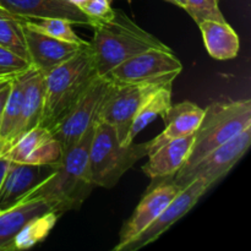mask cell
Masks as SVG:
<instances>
[{"instance_id":"cell-1","label":"cell","mask_w":251,"mask_h":251,"mask_svg":"<svg viewBox=\"0 0 251 251\" xmlns=\"http://www.w3.org/2000/svg\"><path fill=\"white\" fill-rule=\"evenodd\" d=\"M95 123L86 130L77 144L63 152L53 173L20 201L41 200L60 216L80 207L95 188L88 169V154Z\"/></svg>"},{"instance_id":"cell-2","label":"cell","mask_w":251,"mask_h":251,"mask_svg":"<svg viewBox=\"0 0 251 251\" xmlns=\"http://www.w3.org/2000/svg\"><path fill=\"white\" fill-rule=\"evenodd\" d=\"M92 28L88 42L98 76H105L120 63L149 49H169L122 10L115 9L113 17L95 22Z\"/></svg>"},{"instance_id":"cell-3","label":"cell","mask_w":251,"mask_h":251,"mask_svg":"<svg viewBox=\"0 0 251 251\" xmlns=\"http://www.w3.org/2000/svg\"><path fill=\"white\" fill-rule=\"evenodd\" d=\"M98 77L90 44L44 75V103L39 125L50 129Z\"/></svg>"},{"instance_id":"cell-4","label":"cell","mask_w":251,"mask_h":251,"mask_svg":"<svg viewBox=\"0 0 251 251\" xmlns=\"http://www.w3.org/2000/svg\"><path fill=\"white\" fill-rule=\"evenodd\" d=\"M144 157H147V142H132L124 146L118 140L113 126L102 120H96L88 154L90 179L93 185L113 188Z\"/></svg>"},{"instance_id":"cell-5","label":"cell","mask_w":251,"mask_h":251,"mask_svg":"<svg viewBox=\"0 0 251 251\" xmlns=\"http://www.w3.org/2000/svg\"><path fill=\"white\" fill-rule=\"evenodd\" d=\"M251 127V100L211 103L194 134L190 154L183 167L191 166L212 150Z\"/></svg>"},{"instance_id":"cell-6","label":"cell","mask_w":251,"mask_h":251,"mask_svg":"<svg viewBox=\"0 0 251 251\" xmlns=\"http://www.w3.org/2000/svg\"><path fill=\"white\" fill-rule=\"evenodd\" d=\"M112 87L113 83L104 76L96 77L73 107L49 129L61 145L63 152L77 144L86 130L97 120L103 102Z\"/></svg>"},{"instance_id":"cell-7","label":"cell","mask_w":251,"mask_h":251,"mask_svg":"<svg viewBox=\"0 0 251 251\" xmlns=\"http://www.w3.org/2000/svg\"><path fill=\"white\" fill-rule=\"evenodd\" d=\"M174 80L176 78L169 77L141 83L113 85L103 102L97 119L113 126L119 142L124 145L132 119L144 100L157 88L174 82Z\"/></svg>"},{"instance_id":"cell-8","label":"cell","mask_w":251,"mask_h":251,"mask_svg":"<svg viewBox=\"0 0 251 251\" xmlns=\"http://www.w3.org/2000/svg\"><path fill=\"white\" fill-rule=\"evenodd\" d=\"M250 144L251 127L208 152L191 166L181 167L172 176V180L180 188H184L195 179L201 178L211 188L242 159Z\"/></svg>"},{"instance_id":"cell-9","label":"cell","mask_w":251,"mask_h":251,"mask_svg":"<svg viewBox=\"0 0 251 251\" xmlns=\"http://www.w3.org/2000/svg\"><path fill=\"white\" fill-rule=\"evenodd\" d=\"M183 64L169 49H149L126 59L104 76L113 85H130L161 78H176Z\"/></svg>"},{"instance_id":"cell-10","label":"cell","mask_w":251,"mask_h":251,"mask_svg":"<svg viewBox=\"0 0 251 251\" xmlns=\"http://www.w3.org/2000/svg\"><path fill=\"white\" fill-rule=\"evenodd\" d=\"M210 186L201 178L195 179L190 184L181 188L176 198L159 213L158 217L120 251H136L158 239L164 232H167L174 223L183 218L198 203V201L202 198Z\"/></svg>"},{"instance_id":"cell-11","label":"cell","mask_w":251,"mask_h":251,"mask_svg":"<svg viewBox=\"0 0 251 251\" xmlns=\"http://www.w3.org/2000/svg\"><path fill=\"white\" fill-rule=\"evenodd\" d=\"M159 180L161 181L154 186H150L129 220L125 221L120 229L119 242L117 247H114V251L122 250L145 228L149 227L181 189L172 180V178H163Z\"/></svg>"},{"instance_id":"cell-12","label":"cell","mask_w":251,"mask_h":251,"mask_svg":"<svg viewBox=\"0 0 251 251\" xmlns=\"http://www.w3.org/2000/svg\"><path fill=\"white\" fill-rule=\"evenodd\" d=\"M21 27L25 44H26L28 63L31 64L32 68L41 71L43 75H47L49 71L70 59L78 50L90 44L81 46V44L71 43V42L60 41V39L27 28L22 25Z\"/></svg>"},{"instance_id":"cell-13","label":"cell","mask_w":251,"mask_h":251,"mask_svg":"<svg viewBox=\"0 0 251 251\" xmlns=\"http://www.w3.org/2000/svg\"><path fill=\"white\" fill-rule=\"evenodd\" d=\"M56 163L28 164L10 162L0 186V211L6 210L22 200L25 195L53 173Z\"/></svg>"},{"instance_id":"cell-14","label":"cell","mask_w":251,"mask_h":251,"mask_svg":"<svg viewBox=\"0 0 251 251\" xmlns=\"http://www.w3.org/2000/svg\"><path fill=\"white\" fill-rule=\"evenodd\" d=\"M205 109L190 100H184L176 104L172 103L171 107L162 115L166 124L164 130L151 141H147V156L172 140L195 134Z\"/></svg>"},{"instance_id":"cell-15","label":"cell","mask_w":251,"mask_h":251,"mask_svg":"<svg viewBox=\"0 0 251 251\" xmlns=\"http://www.w3.org/2000/svg\"><path fill=\"white\" fill-rule=\"evenodd\" d=\"M0 7L26 19L59 17L75 26H92L91 20L69 0H0Z\"/></svg>"},{"instance_id":"cell-16","label":"cell","mask_w":251,"mask_h":251,"mask_svg":"<svg viewBox=\"0 0 251 251\" xmlns=\"http://www.w3.org/2000/svg\"><path fill=\"white\" fill-rule=\"evenodd\" d=\"M22 98L21 112L17 123L14 136L6 145L5 150L28 130L38 126L41 123L42 112L44 103V75L37 69L29 66L25 73H22ZM4 150V151H5Z\"/></svg>"},{"instance_id":"cell-17","label":"cell","mask_w":251,"mask_h":251,"mask_svg":"<svg viewBox=\"0 0 251 251\" xmlns=\"http://www.w3.org/2000/svg\"><path fill=\"white\" fill-rule=\"evenodd\" d=\"M193 142L194 134L167 142L147 156L149 161L142 167V172L153 180L172 178L185 164Z\"/></svg>"},{"instance_id":"cell-18","label":"cell","mask_w":251,"mask_h":251,"mask_svg":"<svg viewBox=\"0 0 251 251\" xmlns=\"http://www.w3.org/2000/svg\"><path fill=\"white\" fill-rule=\"evenodd\" d=\"M53 211L41 200L19 201L11 207L0 211V251L11 250L14 238L32 218Z\"/></svg>"},{"instance_id":"cell-19","label":"cell","mask_w":251,"mask_h":251,"mask_svg":"<svg viewBox=\"0 0 251 251\" xmlns=\"http://www.w3.org/2000/svg\"><path fill=\"white\" fill-rule=\"evenodd\" d=\"M208 54L217 60L234 59L239 51V36L227 21H202L198 25Z\"/></svg>"},{"instance_id":"cell-20","label":"cell","mask_w":251,"mask_h":251,"mask_svg":"<svg viewBox=\"0 0 251 251\" xmlns=\"http://www.w3.org/2000/svg\"><path fill=\"white\" fill-rule=\"evenodd\" d=\"M172 90H173V82L166 83L162 87L153 91L144 100V103L132 119L129 132H127L126 139L124 141V146L131 145L137 135L147 125L151 124L153 120H156L158 117H162L167 112V109L172 105Z\"/></svg>"},{"instance_id":"cell-21","label":"cell","mask_w":251,"mask_h":251,"mask_svg":"<svg viewBox=\"0 0 251 251\" xmlns=\"http://www.w3.org/2000/svg\"><path fill=\"white\" fill-rule=\"evenodd\" d=\"M60 215L55 211L39 215L32 218L21 228L11 244V250H27L33 248L38 243L43 242L49 233L55 227Z\"/></svg>"},{"instance_id":"cell-22","label":"cell","mask_w":251,"mask_h":251,"mask_svg":"<svg viewBox=\"0 0 251 251\" xmlns=\"http://www.w3.org/2000/svg\"><path fill=\"white\" fill-rule=\"evenodd\" d=\"M16 16V15H15ZM17 21L22 26L29 29L39 32L46 36L53 37V38L60 39V41L71 42V43L86 46L90 42L81 38L77 33L73 29L74 25L65 19L59 17H41V19H26V17L16 16Z\"/></svg>"},{"instance_id":"cell-23","label":"cell","mask_w":251,"mask_h":251,"mask_svg":"<svg viewBox=\"0 0 251 251\" xmlns=\"http://www.w3.org/2000/svg\"><path fill=\"white\" fill-rule=\"evenodd\" d=\"M22 74L15 76L11 80L9 97L5 104L4 112L0 118V136L5 140V144H9L14 136L17 123L20 119L21 112V98H22ZM5 145V147H6Z\"/></svg>"},{"instance_id":"cell-24","label":"cell","mask_w":251,"mask_h":251,"mask_svg":"<svg viewBox=\"0 0 251 251\" xmlns=\"http://www.w3.org/2000/svg\"><path fill=\"white\" fill-rule=\"evenodd\" d=\"M0 46L28 61L21 25L15 15L2 9H0Z\"/></svg>"},{"instance_id":"cell-25","label":"cell","mask_w":251,"mask_h":251,"mask_svg":"<svg viewBox=\"0 0 251 251\" xmlns=\"http://www.w3.org/2000/svg\"><path fill=\"white\" fill-rule=\"evenodd\" d=\"M185 11L193 17L196 25L207 20L226 21L220 9V0H186Z\"/></svg>"},{"instance_id":"cell-26","label":"cell","mask_w":251,"mask_h":251,"mask_svg":"<svg viewBox=\"0 0 251 251\" xmlns=\"http://www.w3.org/2000/svg\"><path fill=\"white\" fill-rule=\"evenodd\" d=\"M29 66L31 64L26 59L0 46V77L14 78L15 76L25 73Z\"/></svg>"},{"instance_id":"cell-27","label":"cell","mask_w":251,"mask_h":251,"mask_svg":"<svg viewBox=\"0 0 251 251\" xmlns=\"http://www.w3.org/2000/svg\"><path fill=\"white\" fill-rule=\"evenodd\" d=\"M78 9L91 20L92 25L97 21L109 20L113 17L115 10L110 6L109 0H86L78 6Z\"/></svg>"},{"instance_id":"cell-28","label":"cell","mask_w":251,"mask_h":251,"mask_svg":"<svg viewBox=\"0 0 251 251\" xmlns=\"http://www.w3.org/2000/svg\"><path fill=\"white\" fill-rule=\"evenodd\" d=\"M11 80H7L6 82H5L4 85L0 87V118H1L2 112H4V108H5V104H6L7 97H9L10 87H11Z\"/></svg>"},{"instance_id":"cell-29","label":"cell","mask_w":251,"mask_h":251,"mask_svg":"<svg viewBox=\"0 0 251 251\" xmlns=\"http://www.w3.org/2000/svg\"><path fill=\"white\" fill-rule=\"evenodd\" d=\"M10 159L7 158L5 154H0V186H1V183H2V179H4L5 174H6V171L7 168H9L10 166Z\"/></svg>"},{"instance_id":"cell-30","label":"cell","mask_w":251,"mask_h":251,"mask_svg":"<svg viewBox=\"0 0 251 251\" xmlns=\"http://www.w3.org/2000/svg\"><path fill=\"white\" fill-rule=\"evenodd\" d=\"M166 1L173 2L174 5H176V6L181 7V9H184V10H185V7H186V0H166Z\"/></svg>"},{"instance_id":"cell-31","label":"cell","mask_w":251,"mask_h":251,"mask_svg":"<svg viewBox=\"0 0 251 251\" xmlns=\"http://www.w3.org/2000/svg\"><path fill=\"white\" fill-rule=\"evenodd\" d=\"M5 140L2 139L1 136H0V154L2 153V152H4V150H5Z\"/></svg>"},{"instance_id":"cell-32","label":"cell","mask_w":251,"mask_h":251,"mask_svg":"<svg viewBox=\"0 0 251 251\" xmlns=\"http://www.w3.org/2000/svg\"><path fill=\"white\" fill-rule=\"evenodd\" d=\"M69 1L71 2V4H74V5H76V6H80L81 4H82V2H85L86 0H69Z\"/></svg>"},{"instance_id":"cell-33","label":"cell","mask_w":251,"mask_h":251,"mask_svg":"<svg viewBox=\"0 0 251 251\" xmlns=\"http://www.w3.org/2000/svg\"><path fill=\"white\" fill-rule=\"evenodd\" d=\"M10 80H11V78H10ZM6 81H7V80H0V87H1V86L4 85V83L6 82Z\"/></svg>"},{"instance_id":"cell-34","label":"cell","mask_w":251,"mask_h":251,"mask_svg":"<svg viewBox=\"0 0 251 251\" xmlns=\"http://www.w3.org/2000/svg\"><path fill=\"white\" fill-rule=\"evenodd\" d=\"M0 80H10V78H2V77H0Z\"/></svg>"},{"instance_id":"cell-35","label":"cell","mask_w":251,"mask_h":251,"mask_svg":"<svg viewBox=\"0 0 251 251\" xmlns=\"http://www.w3.org/2000/svg\"><path fill=\"white\" fill-rule=\"evenodd\" d=\"M112 1H114V0H109V2H112Z\"/></svg>"},{"instance_id":"cell-36","label":"cell","mask_w":251,"mask_h":251,"mask_svg":"<svg viewBox=\"0 0 251 251\" xmlns=\"http://www.w3.org/2000/svg\"><path fill=\"white\" fill-rule=\"evenodd\" d=\"M0 9H1V7H0Z\"/></svg>"}]
</instances>
